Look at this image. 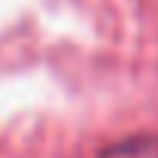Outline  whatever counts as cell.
<instances>
[{"label":"cell","instance_id":"6da1fadb","mask_svg":"<svg viewBox=\"0 0 158 158\" xmlns=\"http://www.w3.org/2000/svg\"><path fill=\"white\" fill-rule=\"evenodd\" d=\"M96 158H158V136H149V133L124 136V139L106 146Z\"/></svg>","mask_w":158,"mask_h":158}]
</instances>
